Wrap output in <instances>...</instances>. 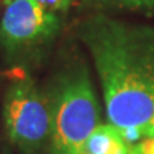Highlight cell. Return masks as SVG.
I'll list each match as a JSON object with an SVG mask.
<instances>
[{"label": "cell", "instance_id": "9c48e42d", "mask_svg": "<svg viewBox=\"0 0 154 154\" xmlns=\"http://www.w3.org/2000/svg\"><path fill=\"white\" fill-rule=\"evenodd\" d=\"M154 138V116L151 117L150 123L147 124L146 130H144V134H143V138Z\"/></svg>", "mask_w": 154, "mask_h": 154}, {"label": "cell", "instance_id": "30bf717a", "mask_svg": "<svg viewBox=\"0 0 154 154\" xmlns=\"http://www.w3.org/2000/svg\"><path fill=\"white\" fill-rule=\"evenodd\" d=\"M0 3H3V0H0Z\"/></svg>", "mask_w": 154, "mask_h": 154}, {"label": "cell", "instance_id": "6da1fadb", "mask_svg": "<svg viewBox=\"0 0 154 154\" xmlns=\"http://www.w3.org/2000/svg\"><path fill=\"white\" fill-rule=\"evenodd\" d=\"M79 36L93 57L109 123L133 146L154 116V29L97 13Z\"/></svg>", "mask_w": 154, "mask_h": 154}, {"label": "cell", "instance_id": "3957f363", "mask_svg": "<svg viewBox=\"0 0 154 154\" xmlns=\"http://www.w3.org/2000/svg\"><path fill=\"white\" fill-rule=\"evenodd\" d=\"M3 117L10 141L24 154H40L49 149L51 137L50 100L32 77L13 80L5 96Z\"/></svg>", "mask_w": 154, "mask_h": 154}, {"label": "cell", "instance_id": "7a4b0ae2", "mask_svg": "<svg viewBox=\"0 0 154 154\" xmlns=\"http://www.w3.org/2000/svg\"><path fill=\"white\" fill-rule=\"evenodd\" d=\"M51 137L49 154H83L88 136L100 124V107L86 69L67 72L49 97Z\"/></svg>", "mask_w": 154, "mask_h": 154}, {"label": "cell", "instance_id": "8992f818", "mask_svg": "<svg viewBox=\"0 0 154 154\" xmlns=\"http://www.w3.org/2000/svg\"><path fill=\"white\" fill-rule=\"evenodd\" d=\"M83 7L96 11L140 10L154 13V0H83Z\"/></svg>", "mask_w": 154, "mask_h": 154}, {"label": "cell", "instance_id": "ba28073f", "mask_svg": "<svg viewBox=\"0 0 154 154\" xmlns=\"http://www.w3.org/2000/svg\"><path fill=\"white\" fill-rule=\"evenodd\" d=\"M130 154H154V138H141L130 149Z\"/></svg>", "mask_w": 154, "mask_h": 154}, {"label": "cell", "instance_id": "52a82bcc", "mask_svg": "<svg viewBox=\"0 0 154 154\" xmlns=\"http://www.w3.org/2000/svg\"><path fill=\"white\" fill-rule=\"evenodd\" d=\"M37 2L43 6L46 10L59 14L61 11H66L70 7L73 0H37Z\"/></svg>", "mask_w": 154, "mask_h": 154}, {"label": "cell", "instance_id": "5b68a950", "mask_svg": "<svg viewBox=\"0 0 154 154\" xmlns=\"http://www.w3.org/2000/svg\"><path fill=\"white\" fill-rule=\"evenodd\" d=\"M131 144L113 124H99L88 136L83 154H130Z\"/></svg>", "mask_w": 154, "mask_h": 154}, {"label": "cell", "instance_id": "277c9868", "mask_svg": "<svg viewBox=\"0 0 154 154\" xmlns=\"http://www.w3.org/2000/svg\"><path fill=\"white\" fill-rule=\"evenodd\" d=\"M60 27L59 14L37 0H3L0 47L7 57L22 59L47 44Z\"/></svg>", "mask_w": 154, "mask_h": 154}]
</instances>
